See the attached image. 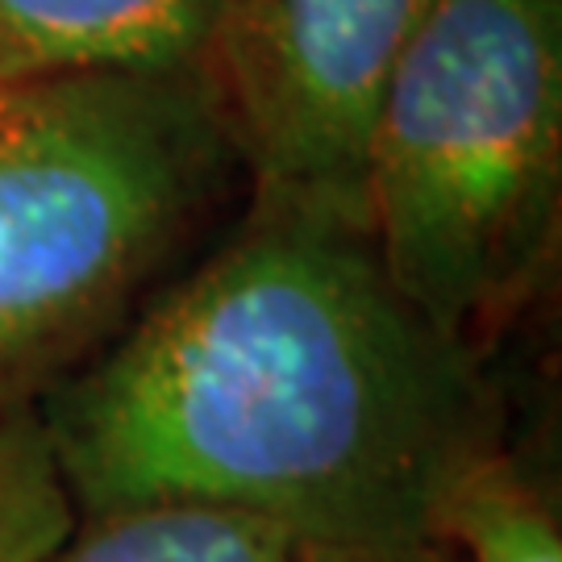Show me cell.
<instances>
[{"label":"cell","instance_id":"cell-7","mask_svg":"<svg viewBox=\"0 0 562 562\" xmlns=\"http://www.w3.org/2000/svg\"><path fill=\"white\" fill-rule=\"evenodd\" d=\"M429 538L454 562H562L559 504L504 442L450 483Z\"/></svg>","mask_w":562,"mask_h":562},{"label":"cell","instance_id":"cell-4","mask_svg":"<svg viewBox=\"0 0 562 562\" xmlns=\"http://www.w3.org/2000/svg\"><path fill=\"white\" fill-rule=\"evenodd\" d=\"M434 0H213L196 71L246 196L367 225L362 176L383 83Z\"/></svg>","mask_w":562,"mask_h":562},{"label":"cell","instance_id":"cell-6","mask_svg":"<svg viewBox=\"0 0 562 562\" xmlns=\"http://www.w3.org/2000/svg\"><path fill=\"white\" fill-rule=\"evenodd\" d=\"M42 562H301V542L255 517L204 504H138L80 517Z\"/></svg>","mask_w":562,"mask_h":562},{"label":"cell","instance_id":"cell-2","mask_svg":"<svg viewBox=\"0 0 562 562\" xmlns=\"http://www.w3.org/2000/svg\"><path fill=\"white\" fill-rule=\"evenodd\" d=\"M234 196L196 67L0 76V413L101 359Z\"/></svg>","mask_w":562,"mask_h":562},{"label":"cell","instance_id":"cell-5","mask_svg":"<svg viewBox=\"0 0 562 562\" xmlns=\"http://www.w3.org/2000/svg\"><path fill=\"white\" fill-rule=\"evenodd\" d=\"M213 0H0V76L196 67Z\"/></svg>","mask_w":562,"mask_h":562},{"label":"cell","instance_id":"cell-9","mask_svg":"<svg viewBox=\"0 0 562 562\" xmlns=\"http://www.w3.org/2000/svg\"><path fill=\"white\" fill-rule=\"evenodd\" d=\"M301 562H454L434 538L392 546H301Z\"/></svg>","mask_w":562,"mask_h":562},{"label":"cell","instance_id":"cell-1","mask_svg":"<svg viewBox=\"0 0 562 562\" xmlns=\"http://www.w3.org/2000/svg\"><path fill=\"white\" fill-rule=\"evenodd\" d=\"M38 413L80 517L204 504L301 546L422 542L504 442L483 355L408 304L367 225L255 196Z\"/></svg>","mask_w":562,"mask_h":562},{"label":"cell","instance_id":"cell-8","mask_svg":"<svg viewBox=\"0 0 562 562\" xmlns=\"http://www.w3.org/2000/svg\"><path fill=\"white\" fill-rule=\"evenodd\" d=\"M80 525L38 408L0 413V562L50 559Z\"/></svg>","mask_w":562,"mask_h":562},{"label":"cell","instance_id":"cell-3","mask_svg":"<svg viewBox=\"0 0 562 562\" xmlns=\"http://www.w3.org/2000/svg\"><path fill=\"white\" fill-rule=\"evenodd\" d=\"M367 234L387 280L471 350L559 255L562 0H434L383 83Z\"/></svg>","mask_w":562,"mask_h":562}]
</instances>
